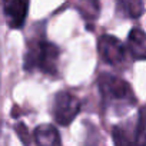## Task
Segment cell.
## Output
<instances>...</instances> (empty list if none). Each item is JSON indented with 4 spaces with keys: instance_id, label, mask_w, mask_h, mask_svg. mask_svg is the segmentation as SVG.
<instances>
[{
    "instance_id": "6da1fadb",
    "label": "cell",
    "mask_w": 146,
    "mask_h": 146,
    "mask_svg": "<svg viewBox=\"0 0 146 146\" xmlns=\"http://www.w3.org/2000/svg\"><path fill=\"white\" fill-rule=\"evenodd\" d=\"M60 49L44 39H33L29 42L25 60H23V69L26 72L40 70L46 75L54 76L57 75V62H59Z\"/></svg>"
},
{
    "instance_id": "7a4b0ae2",
    "label": "cell",
    "mask_w": 146,
    "mask_h": 146,
    "mask_svg": "<svg viewBox=\"0 0 146 146\" xmlns=\"http://www.w3.org/2000/svg\"><path fill=\"white\" fill-rule=\"evenodd\" d=\"M98 85L105 109L109 106L127 109L133 108L137 102L132 86L122 78L115 76L112 73H102L98 79Z\"/></svg>"
},
{
    "instance_id": "3957f363",
    "label": "cell",
    "mask_w": 146,
    "mask_h": 146,
    "mask_svg": "<svg viewBox=\"0 0 146 146\" xmlns=\"http://www.w3.org/2000/svg\"><path fill=\"white\" fill-rule=\"evenodd\" d=\"M80 100L72 92L62 90L56 93L52 105V115L59 126H69L80 110Z\"/></svg>"
},
{
    "instance_id": "277c9868",
    "label": "cell",
    "mask_w": 146,
    "mask_h": 146,
    "mask_svg": "<svg viewBox=\"0 0 146 146\" xmlns=\"http://www.w3.org/2000/svg\"><path fill=\"white\" fill-rule=\"evenodd\" d=\"M98 50L102 60L110 66H116L125 59V46L112 35H102L98 40Z\"/></svg>"
},
{
    "instance_id": "5b68a950",
    "label": "cell",
    "mask_w": 146,
    "mask_h": 146,
    "mask_svg": "<svg viewBox=\"0 0 146 146\" xmlns=\"http://www.w3.org/2000/svg\"><path fill=\"white\" fill-rule=\"evenodd\" d=\"M29 6V2H22V0H5L3 2V13L10 29H22L25 26Z\"/></svg>"
},
{
    "instance_id": "8992f818",
    "label": "cell",
    "mask_w": 146,
    "mask_h": 146,
    "mask_svg": "<svg viewBox=\"0 0 146 146\" xmlns=\"http://www.w3.org/2000/svg\"><path fill=\"white\" fill-rule=\"evenodd\" d=\"M33 137L37 146H62L59 130L49 123L39 125L33 132Z\"/></svg>"
},
{
    "instance_id": "52a82bcc",
    "label": "cell",
    "mask_w": 146,
    "mask_h": 146,
    "mask_svg": "<svg viewBox=\"0 0 146 146\" xmlns=\"http://www.w3.org/2000/svg\"><path fill=\"white\" fill-rule=\"evenodd\" d=\"M127 49L133 59L146 60V32L133 27L127 35Z\"/></svg>"
},
{
    "instance_id": "ba28073f",
    "label": "cell",
    "mask_w": 146,
    "mask_h": 146,
    "mask_svg": "<svg viewBox=\"0 0 146 146\" xmlns=\"http://www.w3.org/2000/svg\"><path fill=\"white\" fill-rule=\"evenodd\" d=\"M116 7L120 15L129 19H139L145 12V5L140 0H119Z\"/></svg>"
},
{
    "instance_id": "9c48e42d",
    "label": "cell",
    "mask_w": 146,
    "mask_h": 146,
    "mask_svg": "<svg viewBox=\"0 0 146 146\" xmlns=\"http://www.w3.org/2000/svg\"><path fill=\"white\" fill-rule=\"evenodd\" d=\"M112 137L115 146H139L136 136H130L129 130L122 125H116L112 129Z\"/></svg>"
},
{
    "instance_id": "30bf717a",
    "label": "cell",
    "mask_w": 146,
    "mask_h": 146,
    "mask_svg": "<svg viewBox=\"0 0 146 146\" xmlns=\"http://www.w3.org/2000/svg\"><path fill=\"white\" fill-rule=\"evenodd\" d=\"M135 136L139 146H146V105L139 109V117H137Z\"/></svg>"
},
{
    "instance_id": "8fae6325",
    "label": "cell",
    "mask_w": 146,
    "mask_h": 146,
    "mask_svg": "<svg viewBox=\"0 0 146 146\" xmlns=\"http://www.w3.org/2000/svg\"><path fill=\"white\" fill-rule=\"evenodd\" d=\"M78 9L83 15V17L88 19V20L95 19L99 15V3L98 2H82L78 6Z\"/></svg>"
},
{
    "instance_id": "7c38bea8",
    "label": "cell",
    "mask_w": 146,
    "mask_h": 146,
    "mask_svg": "<svg viewBox=\"0 0 146 146\" xmlns=\"http://www.w3.org/2000/svg\"><path fill=\"white\" fill-rule=\"evenodd\" d=\"M15 130H16V133L19 135L20 140H22L25 145H29V132H27L26 125H25V123H22V122H19V123H16Z\"/></svg>"
}]
</instances>
